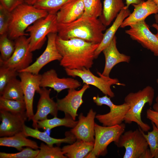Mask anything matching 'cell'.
I'll use <instances>...</instances> for the list:
<instances>
[{
  "label": "cell",
  "instance_id": "obj_22",
  "mask_svg": "<svg viewBox=\"0 0 158 158\" xmlns=\"http://www.w3.org/2000/svg\"><path fill=\"white\" fill-rule=\"evenodd\" d=\"M24 132L27 136H30L41 140L50 146L54 145H60L62 143L71 144L75 142L76 138L70 131L65 133V138H56L51 137L46 133L40 131L38 129L32 128L25 126Z\"/></svg>",
  "mask_w": 158,
  "mask_h": 158
},
{
  "label": "cell",
  "instance_id": "obj_8",
  "mask_svg": "<svg viewBox=\"0 0 158 158\" xmlns=\"http://www.w3.org/2000/svg\"><path fill=\"white\" fill-rule=\"evenodd\" d=\"M115 144L118 147L125 148L123 158H141L149 147L140 128L134 130L124 132Z\"/></svg>",
  "mask_w": 158,
  "mask_h": 158
},
{
  "label": "cell",
  "instance_id": "obj_9",
  "mask_svg": "<svg viewBox=\"0 0 158 158\" xmlns=\"http://www.w3.org/2000/svg\"><path fill=\"white\" fill-rule=\"evenodd\" d=\"M94 102L97 105H104L110 108V111L104 114H97L95 118L104 126H111L120 125L122 123L126 115L130 108V105L124 102L120 105L114 104L107 95L99 97L98 95L93 97Z\"/></svg>",
  "mask_w": 158,
  "mask_h": 158
},
{
  "label": "cell",
  "instance_id": "obj_20",
  "mask_svg": "<svg viewBox=\"0 0 158 158\" xmlns=\"http://www.w3.org/2000/svg\"><path fill=\"white\" fill-rule=\"evenodd\" d=\"M102 52L105 61L102 74L107 77H109L111 70L117 64L123 62L129 63L130 61V56L121 53L118 51L116 47V37L115 35Z\"/></svg>",
  "mask_w": 158,
  "mask_h": 158
},
{
  "label": "cell",
  "instance_id": "obj_4",
  "mask_svg": "<svg viewBox=\"0 0 158 158\" xmlns=\"http://www.w3.org/2000/svg\"><path fill=\"white\" fill-rule=\"evenodd\" d=\"M154 95V89L150 86H147L136 92L128 94L124 100V102L130 105V108L125 116V122L129 124L135 122L144 132L149 131L151 127L142 120L141 113L146 104L148 103L150 106L152 105Z\"/></svg>",
  "mask_w": 158,
  "mask_h": 158
},
{
  "label": "cell",
  "instance_id": "obj_44",
  "mask_svg": "<svg viewBox=\"0 0 158 158\" xmlns=\"http://www.w3.org/2000/svg\"><path fill=\"white\" fill-rule=\"evenodd\" d=\"M152 26L157 31V33L156 35L158 38V24L154 23L152 24Z\"/></svg>",
  "mask_w": 158,
  "mask_h": 158
},
{
  "label": "cell",
  "instance_id": "obj_25",
  "mask_svg": "<svg viewBox=\"0 0 158 158\" xmlns=\"http://www.w3.org/2000/svg\"><path fill=\"white\" fill-rule=\"evenodd\" d=\"M94 142L76 139L73 143L61 148L64 155L68 158H85L93 149Z\"/></svg>",
  "mask_w": 158,
  "mask_h": 158
},
{
  "label": "cell",
  "instance_id": "obj_6",
  "mask_svg": "<svg viewBox=\"0 0 158 158\" xmlns=\"http://www.w3.org/2000/svg\"><path fill=\"white\" fill-rule=\"evenodd\" d=\"M58 25L56 14L49 13L29 26L26 32L29 33L30 51L33 52L41 48L48 34L57 33Z\"/></svg>",
  "mask_w": 158,
  "mask_h": 158
},
{
  "label": "cell",
  "instance_id": "obj_38",
  "mask_svg": "<svg viewBox=\"0 0 158 158\" xmlns=\"http://www.w3.org/2000/svg\"><path fill=\"white\" fill-rule=\"evenodd\" d=\"M0 4L11 12L17 6L24 3L23 0H0Z\"/></svg>",
  "mask_w": 158,
  "mask_h": 158
},
{
  "label": "cell",
  "instance_id": "obj_17",
  "mask_svg": "<svg viewBox=\"0 0 158 158\" xmlns=\"http://www.w3.org/2000/svg\"><path fill=\"white\" fill-rule=\"evenodd\" d=\"M96 112L90 109L86 116L82 113L80 114L78 122L70 130L76 139L87 142H94L95 119Z\"/></svg>",
  "mask_w": 158,
  "mask_h": 158
},
{
  "label": "cell",
  "instance_id": "obj_5",
  "mask_svg": "<svg viewBox=\"0 0 158 158\" xmlns=\"http://www.w3.org/2000/svg\"><path fill=\"white\" fill-rule=\"evenodd\" d=\"M126 125L122 123L111 126L99 125L95 123V141L93 149L85 158L104 156L107 153V147L111 143L117 142L124 132Z\"/></svg>",
  "mask_w": 158,
  "mask_h": 158
},
{
  "label": "cell",
  "instance_id": "obj_13",
  "mask_svg": "<svg viewBox=\"0 0 158 158\" xmlns=\"http://www.w3.org/2000/svg\"><path fill=\"white\" fill-rule=\"evenodd\" d=\"M57 35V33H52L48 34L47 36V45L42 54L34 63L19 72L26 71L38 74L41 70L48 63L54 61H60L62 56L56 46V40Z\"/></svg>",
  "mask_w": 158,
  "mask_h": 158
},
{
  "label": "cell",
  "instance_id": "obj_45",
  "mask_svg": "<svg viewBox=\"0 0 158 158\" xmlns=\"http://www.w3.org/2000/svg\"><path fill=\"white\" fill-rule=\"evenodd\" d=\"M156 82L158 84V79H157Z\"/></svg>",
  "mask_w": 158,
  "mask_h": 158
},
{
  "label": "cell",
  "instance_id": "obj_43",
  "mask_svg": "<svg viewBox=\"0 0 158 158\" xmlns=\"http://www.w3.org/2000/svg\"><path fill=\"white\" fill-rule=\"evenodd\" d=\"M158 7V0H153ZM154 18L156 23L158 24V13L155 14Z\"/></svg>",
  "mask_w": 158,
  "mask_h": 158
},
{
  "label": "cell",
  "instance_id": "obj_27",
  "mask_svg": "<svg viewBox=\"0 0 158 158\" xmlns=\"http://www.w3.org/2000/svg\"><path fill=\"white\" fill-rule=\"evenodd\" d=\"M78 122L73 119L69 115L65 114L63 118H59L57 117H54L51 119L39 121L37 122L38 129L42 128L44 130H51L57 127L64 126L73 128L75 126Z\"/></svg>",
  "mask_w": 158,
  "mask_h": 158
},
{
  "label": "cell",
  "instance_id": "obj_11",
  "mask_svg": "<svg viewBox=\"0 0 158 158\" xmlns=\"http://www.w3.org/2000/svg\"><path fill=\"white\" fill-rule=\"evenodd\" d=\"M125 31L132 40L137 42L144 48L150 50L154 55L158 56V38L150 31L145 20L131 25Z\"/></svg>",
  "mask_w": 158,
  "mask_h": 158
},
{
  "label": "cell",
  "instance_id": "obj_34",
  "mask_svg": "<svg viewBox=\"0 0 158 158\" xmlns=\"http://www.w3.org/2000/svg\"><path fill=\"white\" fill-rule=\"evenodd\" d=\"M152 130L145 134L141 129L142 132L148 145L153 158H158V129L152 122Z\"/></svg>",
  "mask_w": 158,
  "mask_h": 158
},
{
  "label": "cell",
  "instance_id": "obj_32",
  "mask_svg": "<svg viewBox=\"0 0 158 158\" xmlns=\"http://www.w3.org/2000/svg\"><path fill=\"white\" fill-rule=\"evenodd\" d=\"M39 152L36 158H67L62 149L59 146H50L43 143H41Z\"/></svg>",
  "mask_w": 158,
  "mask_h": 158
},
{
  "label": "cell",
  "instance_id": "obj_28",
  "mask_svg": "<svg viewBox=\"0 0 158 158\" xmlns=\"http://www.w3.org/2000/svg\"><path fill=\"white\" fill-rule=\"evenodd\" d=\"M0 96L15 100H24V96L20 80L14 78L11 80L4 88Z\"/></svg>",
  "mask_w": 158,
  "mask_h": 158
},
{
  "label": "cell",
  "instance_id": "obj_2",
  "mask_svg": "<svg viewBox=\"0 0 158 158\" xmlns=\"http://www.w3.org/2000/svg\"><path fill=\"white\" fill-rule=\"evenodd\" d=\"M106 27L99 18L82 16L69 23H58L57 34L64 40L77 38L90 42L100 43Z\"/></svg>",
  "mask_w": 158,
  "mask_h": 158
},
{
  "label": "cell",
  "instance_id": "obj_29",
  "mask_svg": "<svg viewBox=\"0 0 158 158\" xmlns=\"http://www.w3.org/2000/svg\"><path fill=\"white\" fill-rule=\"evenodd\" d=\"M76 0H39L34 5L48 13L56 14L63 6Z\"/></svg>",
  "mask_w": 158,
  "mask_h": 158
},
{
  "label": "cell",
  "instance_id": "obj_33",
  "mask_svg": "<svg viewBox=\"0 0 158 158\" xmlns=\"http://www.w3.org/2000/svg\"><path fill=\"white\" fill-rule=\"evenodd\" d=\"M84 12L82 16L98 18L102 15L103 6L101 0H83Z\"/></svg>",
  "mask_w": 158,
  "mask_h": 158
},
{
  "label": "cell",
  "instance_id": "obj_15",
  "mask_svg": "<svg viewBox=\"0 0 158 158\" xmlns=\"http://www.w3.org/2000/svg\"><path fill=\"white\" fill-rule=\"evenodd\" d=\"M90 87L89 85L85 84L80 90L68 89V94L64 98L58 99L56 103L59 111L70 116L75 120L78 116L77 111L83 101V97L85 91Z\"/></svg>",
  "mask_w": 158,
  "mask_h": 158
},
{
  "label": "cell",
  "instance_id": "obj_30",
  "mask_svg": "<svg viewBox=\"0 0 158 158\" xmlns=\"http://www.w3.org/2000/svg\"><path fill=\"white\" fill-rule=\"evenodd\" d=\"M0 110L14 114H21L26 112L24 100H18L0 97Z\"/></svg>",
  "mask_w": 158,
  "mask_h": 158
},
{
  "label": "cell",
  "instance_id": "obj_39",
  "mask_svg": "<svg viewBox=\"0 0 158 158\" xmlns=\"http://www.w3.org/2000/svg\"><path fill=\"white\" fill-rule=\"evenodd\" d=\"M147 118L151 121L158 129V112L150 108L146 111Z\"/></svg>",
  "mask_w": 158,
  "mask_h": 158
},
{
  "label": "cell",
  "instance_id": "obj_37",
  "mask_svg": "<svg viewBox=\"0 0 158 158\" xmlns=\"http://www.w3.org/2000/svg\"><path fill=\"white\" fill-rule=\"evenodd\" d=\"M11 17V12L0 4V35L8 32Z\"/></svg>",
  "mask_w": 158,
  "mask_h": 158
},
{
  "label": "cell",
  "instance_id": "obj_35",
  "mask_svg": "<svg viewBox=\"0 0 158 158\" xmlns=\"http://www.w3.org/2000/svg\"><path fill=\"white\" fill-rule=\"evenodd\" d=\"M19 72L15 69L9 67L0 66V95L7 84L12 80L18 75Z\"/></svg>",
  "mask_w": 158,
  "mask_h": 158
},
{
  "label": "cell",
  "instance_id": "obj_14",
  "mask_svg": "<svg viewBox=\"0 0 158 158\" xmlns=\"http://www.w3.org/2000/svg\"><path fill=\"white\" fill-rule=\"evenodd\" d=\"M0 117L1 137L11 136L24 131L25 122L28 118L26 112L14 114L0 110Z\"/></svg>",
  "mask_w": 158,
  "mask_h": 158
},
{
  "label": "cell",
  "instance_id": "obj_19",
  "mask_svg": "<svg viewBox=\"0 0 158 158\" xmlns=\"http://www.w3.org/2000/svg\"><path fill=\"white\" fill-rule=\"evenodd\" d=\"M132 5L134 7V11L124 20L121 25V28L145 20L148 16L158 13V7L153 0H147L138 4Z\"/></svg>",
  "mask_w": 158,
  "mask_h": 158
},
{
  "label": "cell",
  "instance_id": "obj_36",
  "mask_svg": "<svg viewBox=\"0 0 158 158\" xmlns=\"http://www.w3.org/2000/svg\"><path fill=\"white\" fill-rule=\"evenodd\" d=\"M39 152V150H35L26 147L19 152L10 153L0 152V158H36Z\"/></svg>",
  "mask_w": 158,
  "mask_h": 158
},
{
  "label": "cell",
  "instance_id": "obj_7",
  "mask_svg": "<svg viewBox=\"0 0 158 158\" xmlns=\"http://www.w3.org/2000/svg\"><path fill=\"white\" fill-rule=\"evenodd\" d=\"M65 70L68 75L73 77L76 76L80 77L83 83L96 87L105 95L110 97L115 96L114 93L111 89V85H124V84L119 83L117 79L112 78L109 77L105 76L99 72H97V73L99 77H97L91 72L90 69L85 68L80 69L65 68Z\"/></svg>",
  "mask_w": 158,
  "mask_h": 158
},
{
  "label": "cell",
  "instance_id": "obj_21",
  "mask_svg": "<svg viewBox=\"0 0 158 158\" xmlns=\"http://www.w3.org/2000/svg\"><path fill=\"white\" fill-rule=\"evenodd\" d=\"M84 11L83 0H76L63 6L56 13L58 23L67 24L80 18Z\"/></svg>",
  "mask_w": 158,
  "mask_h": 158
},
{
  "label": "cell",
  "instance_id": "obj_16",
  "mask_svg": "<svg viewBox=\"0 0 158 158\" xmlns=\"http://www.w3.org/2000/svg\"><path fill=\"white\" fill-rule=\"evenodd\" d=\"M51 89L42 87L38 93L40 95L36 112L32 119V126L34 128L38 129L37 122L39 121L47 118V116L50 114L54 117H57L58 109L57 103L50 96Z\"/></svg>",
  "mask_w": 158,
  "mask_h": 158
},
{
  "label": "cell",
  "instance_id": "obj_41",
  "mask_svg": "<svg viewBox=\"0 0 158 158\" xmlns=\"http://www.w3.org/2000/svg\"><path fill=\"white\" fill-rule=\"evenodd\" d=\"M24 3L28 5L33 6L39 0H23Z\"/></svg>",
  "mask_w": 158,
  "mask_h": 158
},
{
  "label": "cell",
  "instance_id": "obj_31",
  "mask_svg": "<svg viewBox=\"0 0 158 158\" xmlns=\"http://www.w3.org/2000/svg\"><path fill=\"white\" fill-rule=\"evenodd\" d=\"M12 40L8 37L7 33L0 35V60H7L13 54L15 49V44L14 42Z\"/></svg>",
  "mask_w": 158,
  "mask_h": 158
},
{
  "label": "cell",
  "instance_id": "obj_1",
  "mask_svg": "<svg viewBox=\"0 0 158 158\" xmlns=\"http://www.w3.org/2000/svg\"><path fill=\"white\" fill-rule=\"evenodd\" d=\"M56 43L62 56L60 61V65L71 69L92 68L95 59V51L99 44L77 38L64 40L57 35Z\"/></svg>",
  "mask_w": 158,
  "mask_h": 158
},
{
  "label": "cell",
  "instance_id": "obj_23",
  "mask_svg": "<svg viewBox=\"0 0 158 158\" xmlns=\"http://www.w3.org/2000/svg\"><path fill=\"white\" fill-rule=\"evenodd\" d=\"M130 13L129 8H124L119 13L112 25L104 34L103 39L95 51V59L98 57L103 49L110 43L124 20Z\"/></svg>",
  "mask_w": 158,
  "mask_h": 158
},
{
  "label": "cell",
  "instance_id": "obj_24",
  "mask_svg": "<svg viewBox=\"0 0 158 158\" xmlns=\"http://www.w3.org/2000/svg\"><path fill=\"white\" fill-rule=\"evenodd\" d=\"M24 131L11 136L1 137L0 138V146L12 147L21 151L24 147H28L35 150L39 149L37 143L28 139Z\"/></svg>",
  "mask_w": 158,
  "mask_h": 158
},
{
  "label": "cell",
  "instance_id": "obj_26",
  "mask_svg": "<svg viewBox=\"0 0 158 158\" xmlns=\"http://www.w3.org/2000/svg\"><path fill=\"white\" fill-rule=\"evenodd\" d=\"M125 6L123 0H104L99 19L106 26L109 25Z\"/></svg>",
  "mask_w": 158,
  "mask_h": 158
},
{
  "label": "cell",
  "instance_id": "obj_18",
  "mask_svg": "<svg viewBox=\"0 0 158 158\" xmlns=\"http://www.w3.org/2000/svg\"><path fill=\"white\" fill-rule=\"evenodd\" d=\"M81 85L79 81L74 78H59L54 69H51L41 75L40 87L51 88L58 93L66 89H75Z\"/></svg>",
  "mask_w": 158,
  "mask_h": 158
},
{
  "label": "cell",
  "instance_id": "obj_12",
  "mask_svg": "<svg viewBox=\"0 0 158 158\" xmlns=\"http://www.w3.org/2000/svg\"><path fill=\"white\" fill-rule=\"evenodd\" d=\"M18 76L23 90L28 119V121L32 120L34 115L33 111L34 98L35 92L38 93L41 89V75L23 71L19 72Z\"/></svg>",
  "mask_w": 158,
  "mask_h": 158
},
{
  "label": "cell",
  "instance_id": "obj_10",
  "mask_svg": "<svg viewBox=\"0 0 158 158\" xmlns=\"http://www.w3.org/2000/svg\"><path fill=\"white\" fill-rule=\"evenodd\" d=\"M22 36L15 40V49L6 61L0 60V66L14 68L18 72L28 67L32 62L33 55L30 48V39Z\"/></svg>",
  "mask_w": 158,
  "mask_h": 158
},
{
  "label": "cell",
  "instance_id": "obj_42",
  "mask_svg": "<svg viewBox=\"0 0 158 158\" xmlns=\"http://www.w3.org/2000/svg\"><path fill=\"white\" fill-rule=\"evenodd\" d=\"M153 109L158 112V95L155 99V102L153 105Z\"/></svg>",
  "mask_w": 158,
  "mask_h": 158
},
{
  "label": "cell",
  "instance_id": "obj_3",
  "mask_svg": "<svg viewBox=\"0 0 158 158\" xmlns=\"http://www.w3.org/2000/svg\"><path fill=\"white\" fill-rule=\"evenodd\" d=\"M11 13L7 33L8 37L11 40L22 36L29 35L26 32L27 28L36 21L49 14L45 10L25 3L17 6Z\"/></svg>",
  "mask_w": 158,
  "mask_h": 158
},
{
  "label": "cell",
  "instance_id": "obj_40",
  "mask_svg": "<svg viewBox=\"0 0 158 158\" xmlns=\"http://www.w3.org/2000/svg\"><path fill=\"white\" fill-rule=\"evenodd\" d=\"M126 5L124 8H128L130 5L133 4H137L145 1V0H126Z\"/></svg>",
  "mask_w": 158,
  "mask_h": 158
}]
</instances>
